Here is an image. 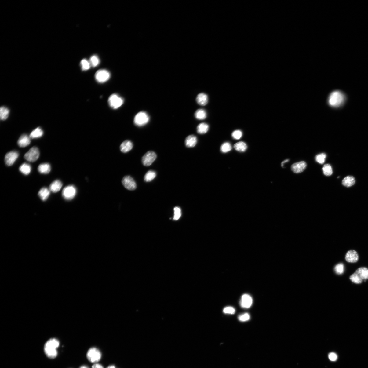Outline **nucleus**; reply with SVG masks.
Wrapping results in <instances>:
<instances>
[{
  "mask_svg": "<svg viewBox=\"0 0 368 368\" xmlns=\"http://www.w3.org/2000/svg\"><path fill=\"white\" fill-rule=\"evenodd\" d=\"M345 259L349 263H356L358 260L359 256L355 250H350L346 253Z\"/></svg>",
  "mask_w": 368,
  "mask_h": 368,
  "instance_id": "4468645a",
  "label": "nucleus"
},
{
  "mask_svg": "<svg viewBox=\"0 0 368 368\" xmlns=\"http://www.w3.org/2000/svg\"><path fill=\"white\" fill-rule=\"evenodd\" d=\"M19 156L18 152L16 151H11L5 155V161L8 166H12Z\"/></svg>",
  "mask_w": 368,
  "mask_h": 368,
  "instance_id": "9b49d317",
  "label": "nucleus"
},
{
  "mask_svg": "<svg viewBox=\"0 0 368 368\" xmlns=\"http://www.w3.org/2000/svg\"><path fill=\"white\" fill-rule=\"evenodd\" d=\"M133 147V143L131 141L127 140L124 141L121 144L120 146V149L122 152L126 153L130 151Z\"/></svg>",
  "mask_w": 368,
  "mask_h": 368,
  "instance_id": "f3484780",
  "label": "nucleus"
},
{
  "mask_svg": "<svg viewBox=\"0 0 368 368\" xmlns=\"http://www.w3.org/2000/svg\"><path fill=\"white\" fill-rule=\"evenodd\" d=\"M156 176V173L152 170H149L147 172L144 177V180L146 182H149L154 180Z\"/></svg>",
  "mask_w": 368,
  "mask_h": 368,
  "instance_id": "c756f323",
  "label": "nucleus"
},
{
  "mask_svg": "<svg viewBox=\"0 0 368 368\" xmlns=\"http://www.w3.org/2000/svg\"><path fill=\"white\" fill-rule=\"evenodd\" d=\"M157 157V155L155 152L149 151L143 156L142 158V163L144 166H149L154 162Z\"/></svg>",
  "mask_w": 368,
  "mask_h": 368,
  "instance_id": "1a4fd4ad",
  "label": "nucleus"
},
{
  "mask_svg": "<svg viewBox=\"0 0 368 368\" xmlns=\"http://www.w3.org/2000/svg\"><path fill=\"white\" fill-rule=\"evenodd\" d=\"M335 272L338 275H341L344 271V266L343 264H338L334 268Z\"/></svg>",
  "mask_w": 368,
  "mask_h": 368,
  "instance_id": "e433bc0d",
  "label": "nucleus"
},
{
  "mask_svg": "<svg viewBox=\"0 0 368 368\" xmlns=\"http://www.w3.org/2000/svg\"><path fill=\"white\" fill-rule=\"evenodd\" d=\"M107 368H115V367L114 366H109Z\"/></svg>",
  "mask_w": 368,
  "mask_h": 368,
  "instance_id": "a18cd8bd",
  "label": "nucleus"
},
{
  "mask_svg": "<svg viewBox=\"0 0 368 368\" xmlns=\"http://www.w3.org/2000/svg\"><path fill=\"white\" fill-rule=\"evenodd\" d=\"M242 132L240 130L234 131L232 133V137L235 140H239L242 136Z\"/></svg>",
  "mask_w": 368,
  "mask_h": 368,
  "instance_id": "4c0bfd02",
  "label": "nucleus"
},
{
  "mask_svg": "<svg viewBox=\"0 0 368 368\" xmlns=\"http://www.w3.org/2000/svg\"><path fill=\"white\" fill-rule=\"evenodd\" d=\"M326 158V154L324 153H322V154L317 155L315 158L317 162L320 164H323L325 162Z\"/></svg>",
  "mask_w": 368,
  "mask_h": 368,
  "instance_id": "c9c22d12",
  "label": "nucleus"
},
{
  "mask_svg": "<svg viewBox=\"0 0 368 368\" xmlns=\"http://www.w3.org/2000/svg\"><path fill=\"white\" fill-rule=\"evenodd\" d=\"M92 368H104L101 365L99 364H95L93 365Z\"/></svg>",
  "mask_w": 368,
  "mask_h": 368,
  "instance_id": "37998d69",
  "label": "nucleus"
},
{
  "mask_svg": "<svg viewBox=\"0 0 368 368\" xmlns=\"http://www.w3.org/2000/svg\"><path fill=\"white\" fill-rule=\"evenodd\" d=\"M100 60L99 58L96 55H93L90 59V63L91 65L93 67L98 66L99 64Z\"/></svg>",
  "mask_w": 368,
  "mask_h": 368,
  "instance_id": "f704fd0d",
  "label": "nucleus"
},
{
  "mask_svg": "<svg viewBox=\"0 0 368 368\" xmlns=\"http://www.w3.org/2000/svg\"><path fill=\"white\" fill-rule=\"evenodd\" d=\"M60 345L59 341L55 338H52L47 341L44 347L45 354L49 358L54 359L57 357V349Z\"/></svg>",
  "mask_w": 368,
  "mask_h": 368,
  "instance_id": "f03ea898",
  "label": "nucleus"
},
{
  "mask_svg": "<svg viewBox=\"0 0 368 368\" xmlns=\"http://www.w3.org/2000/svg\"><path fill=\"white\" fill-rule=\"evenodd\" d=\"M31 138L26 134H23L20 137L17 142L18 145L20 147H25L31 143Z\"/></svg>",
  "mask_w": 368,
  "mask_h": 368,
  "instance_id": "2eb2a0df",
  "label": "nucleus"
},
{
  "mask_svg": "<svg viewBox=\"0 0 368 368\" xmlns=\"http://www.w3.org/2000/svg\"><path fill=\"white\" fill-rule=\"evenodd\" d=\"M223 312L225 314H233L235 312V309L232 307H227L224 309Z\"/></svg>",
  "mask_w": 368,
  "mask_h": 368,
  "instance_id": "ea45409f",
  "label": "nucleus"
},
{
  "mask_svg": "<svg viewBox=\"0 0 368 368\" xmlns=\"http://www.w3.org/2000/svg\"><path fill=\"white\" fill-rule=\"evenodd\" d=\"M345 94L340 90L333 91L328 96V104L330 107L333 108H339L344 105L346 101Z\"/></svg>",
  "mask_w": 368,
  "mask_h": 368,
  "instance_id": "f257e3e1",
  "label": "nucleus"
},
{
  "mask_svg": "<svg viewBox=\"0 0 368 368\" xmlns=\"http://www.w3.org/2000/svg\"><path fill=\"white\" fill-rule=\"evenodd\" d=\"M209 129V126L205 123H200L197 128V132L199 134H202L207 133Z\"/></svg>",
  "mask_w": 368,
  "mask_h": 368,
  "instance_id": "b1692460",
  "label": "nucleus"
},
{
  "mask_svg": "<svg viewBox=\"0 0 368 368\" xmlns=\"http://www.w3.org/2000/svg\"><path fill=\"white\" fill-rule=\"evenodd\" d=\"M350 279L352 282L356 284H360L363 281V279L355 272L350 276Z\"/></svg>",
  "mask_w": 368,
  "mask_h": 368,
  "instance_id": "473e14b6",
  "label": "nucleus"
},
{
  "mask_svg": "<svg viewBox=\"0 0 368 368\" xmlns=\"http://www.w3.org/2000/svg\"><path fill=\"white\" fill-rule=\"evenodd\" d=\"M80 368H89L86 366H81Z\"/></svg>",
  "mask_w": 368,
  "mask_h": 368,
  "instance_id": "49530a36",
  "label": "nucleus"
},
{
  "mask_svg": "<svg viewBox=\"0 0 368 368\" xmlns=\"http://www.w3.org/2000/svg\"><path fill=\"white\" fill-rule=\"evenodd\" d=\"M43 131L42 128L38 127L32 131L30 135V137L32 139L41 137L43 136Z\"/></svg>",
  "mask_w": 368,
  "mask_h": 368,
  "instance_id": "a878e982",
  "label": "nucleus"
},
{
  "mask_svg": "<svg viewBox=\"0 0 368 368\" xmlns=\"http://www.w3.org/2000/svg\"><path fill=\"white\" fill-rule=\"evenodd\" d=\"M63 184L60 180H55L50 185L49 190L53 193H57L60 190Z\"/></svg>",
  "mask_w": 368,
  "mask_h": 368,
  "instance_id": "6ab92c4d",
  "label": "nucleus"
},
{
  "mask_svg": "<svg viewBox=\"0 0 368 368\" xmlns=\"http://www.w3.org/2000/svg\"><path fill=\"white\" fill-rule=\"evenodd\" d=\"M122 183L126 189L131 191L135 190L137 188V184L131 177L126 176L123 178Z\"/></svg>",
  "mask_w": 368,
  "mask_h": 368,
  "instance_id": "9d476101",
  "label": "nucleus"
},
{
  "mask_svg": "<svg viewBox=\"0 0 368 368\" xmlns=\"http://www.w3.org/2000/svg\"><path fill=\"white\" fill-rule=\"evenodd\" d=\"M175 215L173 219L175 220H178L181 216L180 209L178 207H176L174 209Z\"/></svg>",
  "mask_w": 368,
  "mask_h": 368,
  "instance_id": "58836bf2",
  "label": "nucleus"
},
{
  "mask_svg": "<svg viewBox=\"0 0 368 368\" xmlns=\"http://www.w3.org/2000/svg\"><path fill=\"white\" fill-rule=\"evenodd\" d=\"M10 111L5 107H2L0 109V118L2 120H6L9 115Z\"/></svg>",
  "mask_w": 368,
  "mask_h": 368,
  "instance_id": "cd10ccee",
  "label": "nucleus"
},
{
  "mask_svg": "<svg viewBox=\"0 0 368 368\" xmlns=\"http://www.w3.org/2000/svg\"><path fill=\"white\" fill-rule=\"evenodd\" d=\"M50 192L48 188H43L39 191L38 195L43 201H46L48 198Z\"/></svg>",
  "mask_w": 368,
  "mask_h": 368,
  "instance_id": "4be33fe9",
  "label": "nucleus"
},
{
  "mask_svg": "<svg viewBox=\"0 0 368 368\" xmlns=\"http://www.w3.org/2000/svg\"><path fill=\"white\" fill-rule=\"evenodd\" d=\"M207 113L206 111L203 109H199L197 110L195 113L196 118L199 120H203L206 118Z\"/></svg>",
  "mask_w": 368,
  "mask_h": 368,
  "instance_id": "393cba45",
  "label": "nucleus"
},
{
  "mask_svg": "<svg viewBox=\"0 0 368 368\" xmlns=\"http://www.w3.org/2000/svg\"><path fill=\"white\" fill-rule=\"evenodd\" d=\"M250 316L248 313H245L241 315L238 317V319L241 322H246L249 320Z\"/></svg>",
  "mask_w": 368,
  "mask_h": 368,
  "instance_id": "a19ab883",
  "label": "nucleus"
},
{
  "mask_svg": "<svg viewBox=\"0 0 368 368\" xmlns=\"http://www.w3.org/2000/svg\"><path fill=\"white\" fill-rule=\"evenodd\" d=\"M123 102L124 100L122 97L115 93L110 96L108 100L109 105L114 109H117L121 107Z\"/></svg>",
  "mask_w": 368,
  "mask_h": 368,
  "instance_id": "20e7f679",
  "label": "nucleus"
},
{
  "mask_svg": "<svg viewBox=\"0 0 368 368\" xmlns=\"http://www.w3.org/2000/svg\"><path fill=\"white\" fill-rule=\"evenodd\" d=\"M307 164L304 161H301L292 165L291 169L295 173H301L305 169Z\"/></svg>",
  "mask_w": 368,
  "mask_h": 368,
  "instance_id": "f8f14e48",
  "label": "nucleus"
},
{
  "mask_svg": "<svg viewBox=\"0 0 368 368\" xmlns=\"http://www.w3.org/2000/svg\"><path fill=\"white\" fill-rule=\"evenodd\" d=\"M234 148L238 151L244 152L246 151L248 146L245 142H240L235 144Z\"/></svg>",
  "mask_w": 368,
  "mask_h": 368,
  "instance_id": "bb28decb",
  "label": "nucleus"
},
{
  "mask_svg": "<svg viewBox=\"0 0 368 368\" xmlns=\"http://www.w3.org/2000/svg\"><path fill=\"white\" fill-rule=\"evenodd\" d=\"M198 142L196 137L194 135H190L188 136L185 140V144L188 147H193L195 146Z\"/></svg>",
  "mask_w": 368,
  "mask_h": 368,
  "instance_id": "a211bd4d",
  "label": "nucleus"
},
{
  "mask_svg": "<svg viewBox=\"0 0 368 368\" xmlns=\"http://www.w3.org/2000/svg\"><path fill=\"white\" fill-rule=\"evenodd\" d=\"M150 117L148 114L145 111H140L135 116L134 122V124L138 126L145 125L149 121Z\"/></svg>",
  "mask_w": 368,
  "mask_h": 368,
  "instance_id": "7ed1b4c3",
  "label": "nucleus"
},
{
  "mask_svg": "<svg viewBox=\"0 0 368 368\" xmlns=\"http://www.w3.org/2000/svg\"><path fill=\"white\" fill-rule=\"evenodd\" d=\"M289 161V159L286 160L284 161L283 162H282L281 163L282 166V167H283V166H284V163H285L287 162H288Z\"/></svg>",
  "mask_w": 368,
  "mask_h": 368,
  "instance_id": "c03bdc74",
  "label": "nucleus"
},
{
  "mask_svg": "<svg viewBox=\"0 0 368 368\" xmlns=\"http://www.w3.org/2000/svg\"><path fill=\"white\" fill-rule=\"evenodd\" d=\"M355 273H357L360 278L363 279H368V269L366 267H361L359 268L356 270Z\"/></svg>",
  "mask_w": 368,
  "mask_h": 368,
  "instance_id": "aec40b11",
  "label": "nucleus"
},
{
  "mask_svg": "<svg viewBox=\"0 0 368 368\" xmlns=\"http://www.w3.org/2000/svg\"><path fill=\"white\" fill-rule=\"evenodd\" d=\"M322 170L324 174L326 176H330L333 173V170L331 166L329 164H326L324 166Z\"/></svg>",
  "mask_w": 368,
  "mask_h": 368,
  "instance_id": "7c9ffc66",
  "label": "nucleus"
},
{
  "mask_svg": "<svg viewBox=\"0 0 368 368\" xmlns=\"http://www.w3.org/2000/svg\"><path fill=\"white\" fill-rule=\"evenodd\" d=\"M232 146L229 142L223 143L220 147V151L223 153H227L231 151Z\"/></svg>",
  "mask_w": 368,
  "mask_h": 368,
  "instance_id": "2f4dec72",
  "label": "nucleus"
},
{
  "mask_svg": "<svg viewBox=\"0 0 368 368\" xmlns=\"http://www.w3.org/2000/svg\"><path fill=\"white\" fill-rule=\"evenodd\" d=\"M329 358L332 361H336L337 359V355L334 352H331L329 355Z\"/></svg>",
  "mask_w": 368,
  "mask_h": 368,
  "instance_id": "79ce46f5",
  "label": "nucleus"
},
{
  "mask_svg": "<svg viewBox=\"0 0 368 368\" xmlns=\"http://www.w3.org/2000/svg\"><path fill=\"white\" fill-rule=\"evenodd\" d=\"M81 68L83 71H86L89 70L91 66L90 62L86 59L82 60L81 62Z\"/></svg>",
  "mask_w": 368,
  "mask_h": 368,
  "instance_id": "72a5a7b5",
  "label": "nucleus"
},
{
  "mask_svg": "<svg viewBox=\"0 0 368 368\" xmlns=\"http://www.w3.org/2000/svg\"><path fill=\"white\" fill-rule=\"evenodd\" d=\"M110 73L105 69L98 71L95 74V79L98 83H102L108 81L110 78Z\"/></svg>",
  "mask_w": 368,
  "mask_h": 368,
  "instance_id": "0eeeda50",
  "label": "nucleus"
},
{
  "mask_svg": "<svg viewBox=\"0 0 368 368\" xmlns=\"http://www.w3.org/2000/svg\"><path fill=\"white\" fill-rule=\"evenodd\" d=\"M76 193L75 188L73 185H69L64 188L62 192V195L65 199L70 200L74 198Z\"/></svg>",
  "mask_w": 368,
  "mask_h": 368,
  "instance_id": "6e6552de",
  "label": "nucleus"
},
{
  "mask_svg": "<svg viewBox=\"0 0 368 368\" xmlns=\"http://www.w3.org/2000/svg\"><path fill=\"white\" fill-rule=\"evenodd\" d=\"M101 355V353L99 349L93 347L88 350L87 357L91 363H95L100 360Z\"/></svg>",
  "mask_w": 368,
  "mask_h": 368,
  "instance_id": "39448f33",
  "label": "nucleus"
},
{
  "mask_svg": "<svg viewBox=\"0 0 368 368\" xmlns=\"http://www.w3.org/2000/svg\"><path fill=\"white\" fill-rule=\"evenodd\" d=\"M38 170L42 174H48L51 171V167L48 163L41 164L38 167Z\"/></svg>",
  "mask_w": 368,
  "mask_h": 368,
  "instance_id": "412c9836",
  "label": "nucleus"
},
{
  "mask_svg": "<svg viewBox=\"0 0 368 368\" xmlns=\"http://www.w3.org/2000/svg\"><path fill=\"white\" fill-rule=\"evenodd\" d=\"M196 100L197 103L199 105L205 106L208 104V96L205 93H200L197 96Z\"/></svg>",
  "mask_w": 368,
  "mask_h": 368,
  "instance_id": "dca6fc26",
  "label": "nucleus"
},
{
  "mask_svg": "<svg viewBox=\"0 0 368 368\" xmlns=\"http://www.w3.org/2000/svg\"><path fill=\"white\" fill-rule=\"evenodd\" d=\"M31 170V167L30 165L26 163L23 164L19 168L20 171L25 175L29 174Z\"/></svg>",
  "mask_w": 368,
  "mask_h": 368,
  "instance_id": "c85d7f7f",
  "label": "nucleus"
},
{
  "mask_svg": "<svg viewBox=\"0 0 368 368\" xmlns=\"http://www.w3.org/2000/svg\"><path fill=\"white\" fill-rule=\"evenodd\" d=\"M40 155L39 149L36 147H34L29 150L24 155V158L26 160L34 162L36 161Z\"/></svg>",
  "mask_w": 368,
  "mask_h": 368,
  "instance_id": "423d86ee",
  "label": "nucleus"
},
{
  "mask_svg": "<svg viewBox=\"0 0 368 368\" xmlns=\"http://www.w3.org/2000/svg\"><path fill=\"white\" fill-rule=\"evenodd\" d=\"M253 303L252 297L248 294H244L241 298L240 304L241 307L244 308H249L251 307Z\"/></svg>",
  "mask_w": 368,
  "mask_h": 368,
  "instance_id": "ddd939ff",
  "label": "nucleus"
},
{
  "mask_svg": "<svg viewBox=\"0 0 368 368\" xmlns=\"http://www.w3.org/2000/svg\"><path fill=\"white\" fill-rule=\"evenodd\" d=\"M355 179L354 177L348 176L343 179L342 183L344 186L350 187L355 184Z\"/></svg>",
  "mask_w": 368,
  "mask_h": 368,
  "instance_id": "5701e85b",
  "label": "nucleus"
}]
</instances>
